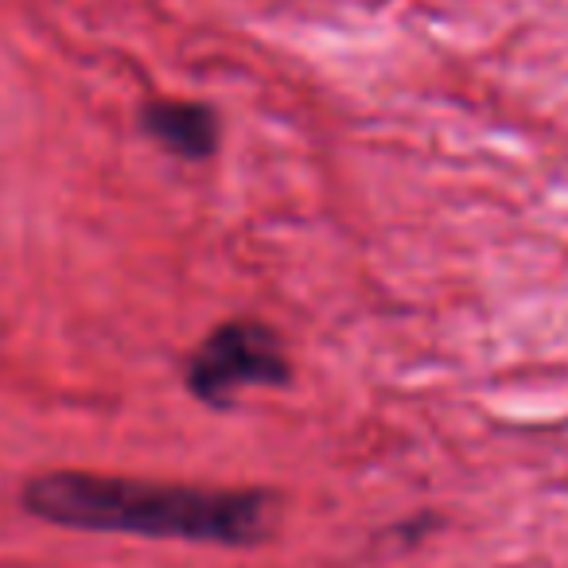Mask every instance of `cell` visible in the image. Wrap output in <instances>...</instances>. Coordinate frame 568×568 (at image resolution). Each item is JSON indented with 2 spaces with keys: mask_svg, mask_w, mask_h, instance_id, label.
Segmentation results:
<instances>
[{
  "mask_svg": "<svg viewBox=\"0 0 568 568\" xmlns=\"http://www.w3.org/2000/svg\"><path fill=\"white\" fill-rule=\"evenodd\" d=\"M141 125L160 149L180 160H211L219 152V113L203 102L156 98L141 110Z\"/></svg>",
  "mask_w": 568,
  "mask_h": 568,
  "instance_id": "obj_3",
  "label": "cell"
},
{
  "mask_svg": "<svg viewBox=\"0 0 568 568\" xmlns=\"http://www.w3.org/2000/svg\"><path fill=\"white\" fill-rule=\"evenodd\" d=\"M24 510L63 529L180 537L199 545H257L268 534L273 506L261 490H203L121 479L94 471H48L28 479Z\"/></svg>",
  "mask_w": 568,
  "mask_h": 568,
  "instance_id": "obj_1",
  "label": "cell"
},
{
  "mask_svg": "<svg viewBox=\"0 0 568 568\" xmlns=\"http://www.w3.org/2000/svg\"><path fill=\"white\" fill-rule=\"evenodd\" d=\"M288 355L261 320L219 324L187 358V389L214 409L230 405L245 386H288Z\"/></svg>",
  "mask_w": 568,
  "mask_h": 568,
  "instance_id": "obj_2",
  "label": "cell"
}]
</instances>
